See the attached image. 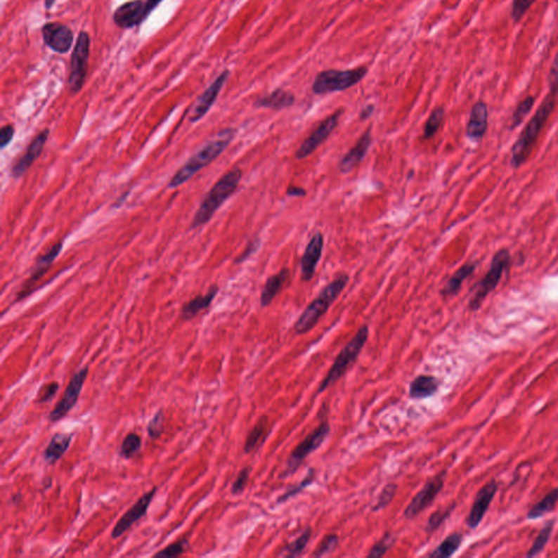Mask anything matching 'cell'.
Wrapping results in <instances>:
<instances>
[{"instance_id": "52", "label": "cell", "mask_w": 558, "mask_h": 558, "mask_svg": "<svg viewBox=\"0 0 558 558\" xmlns=\"http://www.w3.org/2000/svg\"><path fill=\"white\" fill-rule=\"evenodd\" d=\"M145 1L146 8H148V11L150 15H151L152 11L160 5L163 0H144Z\"/></svg>"}, {"instance_id": "15", "label": "cell", "mask_w": 558, "mask_h": 558, "mask_svg": "<svg viewBox=\"0 0 558 558\" xmlns=\"http://www.w3.org/2000/svg\"><path fill=\"white\" fill-rule=\"evenodd\" d=\"M156 492H157V488L154 486L151 491H148L138 498L136 504L117 521L116 526L112 531V539H118L120 536H124L136 522L141 520L145 516L148 507L153 502V498H155Z\"/></svg>"}, {"instance_id": "17", "label": "cell", "mask_w": 558, "mask_h": 558, "mask_svg": "<svg viewBox=\"0 0 558 558\" xmlns=\"http://www.w3.org/2000/svg\"><path fill=\"white\" fill-rule=\"evenodd\" d=\"M498 484L495 480L490 481L486 486H482L476 493L474 504L467 518V526L470 529H476L480 526L483 518L486 517V512L492 504L494 496L498 493Z\"/></svg>"}, {"instance_id": "14", "label": "cell", "mask_w": 558, "mask_h": 558, "mask_svg": "<svg viewBox=\"0 0 558 558\" xmlns=\"http://www.w3.org/2000/svg\"><path fill=\"white\" fill-rule=\"evenodd\" d=\"M229 76H231V71L223 70L209 85V88L200 95L197 102L192 107L191 112H190V122L195 124V122H200L209 112L212 106L216 102L219 93L223 90V85L226 84L228 81Z\"/></svg>"}, {"instance_id": "24", "label": "cell", "mask_w": 558, "mask_h": 558, "mask_svg": "<svg viewBox=\"0 0 558 558\" xmlns=\"http://www.w3.org/2000/svg\"><path fill=\"white\" fill-rule=\"evenodd\" d=\"M294 95L283 89H276L270 94L264 95L262 98H257L254 106L257 108H267V110H282L294 104Z\"/></svg>"}, {"instance_id": "1", "label": "cell", "mask_w": 558, "mask_h": 558, "mask_svg": "<svg viewBox=\"0 0 558 558\" xmlns=\"http://www.w3.org/2000/svg\"><path fill=\"white\" fill-rule=\"evenodd\" d=\"M235 136L233 129H226L217 134L216 138L207 142L195 155L187 160L185 165L178 169L177 173L168 182L169 189H177L180 186L189 181L200 170L216 160L227 148Z\"/></svg>"}, {"instance_id": "37", "label": "cell", "mask_w": 558, "mask_h": 558, "mask_svg": "<svg viewBox=\"0 0 558 558\" xmlns=\"http://www.w3.org/2000/svg\"><path fill=\"white\" fill-rule=\"evenodd\" d=\"M314 479H316V471H314V469H311V470H309L306 478L301 482L298 483L297 486H292L289 490H287L283 495L279 496L277 502L280 504V502H287V500H290L294 496L298 495L299 493L302 492L306 486H310L311 483L313 482Z\"/></svg>"}, {"instance_id": "26", "label": "cell", "mask_w": 558, "mask_h": 558, "mask_svg": "<svg viewBox=\"0 0 558 558\" xmlns=\"http://www.w3.org/2000/svg\"><path fill=\"white\" fill-rule=\"evenodd\" d=\"M289 275H290V272H289L288 268L284 267L277 274L272 275V276L267 278L262 294H261V306L263 308L270 306L275 297L282 292L283 287L288 280Z\"/></svg>"}, {"instance_id": "32", "label": "cell", "mask_w": 558, "mask_h": 558, "mask_svg": "<svg viewBox=\"0 0 558 558\" xmlns=\"http://www.w3.org/2000/svg\"><path fill=\"white\" fill-rule=\"evenodd\" d=\"M311 536H312V528H306L294 541L287 544L284 549L282 550V552L278 554V556H280V557H298V556L301 555L304 550H306L309 542H310Z\"/></svg>"}, {"instance_id": "35", "label": "cell", "mask_w": 558, "mask_h": 558, "mask_svg": "<svg viewBox=\"0 0 558 558\" xmlns=\"http://www.w3.org/2000/svg\"><path fill=\"white\" fill-rule=\"evenodd\" d=\"M445 110L443 107H437L431 112L429 119L425 122L424 130H423V138L429 140L433 138L439 131V126H442L444 120Z\"/></svg>"}, {"instance_id": "42", "label": "cell", "mask_w": 558, "mask_h": 558, "mask_svg": "<svg viewBox=\"0 0 558 558\" xmlns=\"http://www.w3.org/2000/svg\"><path fill=\"white\" fill-rule=\"evenodd\" d=\"M188 546H189V541L187 538L185 539L179 540L176 543L170 544L165 549L156 553L155 557H177V556L182 555V554L187 552Z\"/></svg>"}, {"instance_id": "13", "label": "cell", "mask_w": 558, "mask_h": 558, "mask_svg": "<svg viewBox=\"0 0 558 558\" xmlns=\"http://www.w3.org/2000/svg\"><path fill=\"white\" fill-rule=\"evenodd\" d=\"M342 112H344L342 110H337V112H334L330 116L326 117L325 119L318 124V128L302 142L301 145L299 146L296 152V156H294L296 160H304V158L312 155L316 148L327 140L328 136L332 134V132L337 126Z\"/></svg>"}, {"instance_id": "20", "label": "cell", "mask_w": 558, "mask_h": 558, "mask_svg": "<svg viewBox=\"0 0 558 558\" xmlns=\"http://www.w3.org/2000/svg\"><path fill=\"white\" fill-rule=\"evenodd\" d=\"M324 249L323 233H314L313 237L306 245V251L301 257L300 267H301V277L304 282H310L316 274V266L320 262Z\"/></svg>"}, {"instance_id": "12", "label": "cell", "mask_w": 558, "mask_h": 558, "mask_svg": "<svg viewBox=\"0 0 558 558\" xmlns=\"http://www.w3.org/2000/svg\"><path fill=\"white\" fill-rule=\"evenodd\" d=\"M63 240L58 241V242L51 245V248H49L44 254H41V257L37 259V263H35L34 267H33V270H32L31 276L29 277L27 282L22 285L21 289L18 292L15 302L22 301L23 299L27 298L32 292H34L35 286H37V283H39V280L46 275V273L48 272L51 265H53L57 257H58L61 251H63Z\"/></svg>"}, {"instance_id": "48", "label": "cell", "mask_w": 558, "mask_h": 558, "mask_svg": "<svg viewBox=\"0 0 558 558\" xmlns=\"http://www.w3.org/2000/svg\"><path fill=\"white\" fill-rule=\"evenodd\" d=\"M15 136V128L13 124H6L0 130V148H5L9 145L10 142L13 141Z\"/></svg>"}, {"instance_id": "45", "label": "cell", "mask_w": 558, "mask_h": 558, "mask_svg": "<svg viewBox=\"0 0 558 558\" xmlns=\"http://www.w3.org/2000/svg\"><path fill=\"white\" fill-rule=\"evenodd\" d=\"M251 467H245L239 472L235 478V482L231 486V493L233 495H239L248 486L249 478H250Z\"/></svg>"}, {"instance_id": "28", "label": "cell", "mask_w": 558, "mask_h": 558, "mask_svg": "<svg viewBox=\"0 0 558 558\" xmlns=\"http://www.w3.org/2000/svg\"><path fill=\"white\" fill-rule=\"evenodd\" d=\"M268 429H270V427H268V419L264 415L255 423L252 430L250 431L247 439H245V448H243L245 454H251V453L254 452L255 449L259 448L265 442V439H266L267 435L270 432Z\"/></svg>"}, {"instance_id": "3", "label": "cell", "mask_w": 558, "mask_h": 558, "mask_svg": "<svg viewBox=\"0 0 558 558\" xmlns=\"http://www.w3.org/2000/svg\"><path fill=\"white\" fill-rule=\"evenodd\" d=\"M556 104V95L550 93L541 106L538 108L536 114L532 116L530 122L526 124L517 141L514 142L512 148V158L510 163L514 168H519L520 166L526 163V160L531 154L532 148L536 144V140L541 134L542 129L545 126L546 122L549 119Z\"/></svg>"}, {"instance_id": "53", "label": "cell", "mask_w": 558, "mask_h": 558, "mask_svg": "<svg viewBox=\"0 0 558 558\" xmlns=\"http://www.w3.org/2000/svg\"><path fill=\"white\" fill-rule=\"evenodd\" d=\"M55 3H56V0H45V8L49 10Z\"/></svg>"}, {"instance_id": "39", "label": "cell", "mask_w": 558, "mask_h": 558, "mask_svg": "<svg viewBox=\"0 0 558 558\" xmlns=\"http://www.w3.org/2000/svg\"><path fill=\"white\" fill-rule=\"evenodd\" d=\"M396 491H397V486H396L395 483H389V484L385 486V488L382 490L377 502L374 504L372 510L373 512H379V510H385L393 502Z\"/></svg>"}, {"instance_id": "10", "label": "cell", "mask_w": 558, "mask_h": 558, "mask_svg": "<svg viewBox=\"0 0 558 558\" xmlns=\"http://www.w3.org/2000/svg\"><path fill=\"white\" fill-rule=\"evenodd\" d=\"M89 367L82 368L78 372L74 373L69 382L67 389H65L63 397L58 401L53 411L49 413L48 420L51 422H58L63 420V417H66L73 407L78 403L79 397H80L81 391H82L83 385H84L85 379L88 377Z\"/></svg>"}, {"instance_id": "22", "label": "cell", "mask_w": 558, "mask_h": 558, "mask_svg": "<svg viewBox=\"0 0 558 558\" xmlns=\"http://www.w3.org/2000/svg\"><path fill=\"white\" fill-rule=\"evenodd\" d=\"M488 105L479 100L472 106L467 124V136L472 140H480L488 131Z\"/></svg>"}, {"instance_id": "40", "label": "cell", "mask_w": 558, "mask_h": 558, "mask_svg": "<svg viewBox=\"0 0 558 558\" xmlns=\"http://www.w3.org/2000/svg\"><path fill=\"white\" fill-rule=\"evenodd\" d=\"M338 541H339V538H338L337 534H327V536H324L320 543L318 544L312 556L313 557H323V556L328 555L336 549V546L338 545Z\"/></svg>"}, {"instance_id": "47", "label": "cell", "mask_w": 558, "mask_h": 558, "mask_svg": "<svg viewBox=\"0 0 558 558\" xmlns=\"http://www.w3.org/2000/svg\"><path fill=\"white\" fill-rule=\"evenodd\" d=\"M550 93L558 95V53H556L555 58L552 63L551 69L549 73Z\"/></svg>"}, {"instance_id": "31", "label": "cell", "mask_w": 558, "mask_h": 558, "mask_svg": "<svg viewBox=\"0 0 558 558\" xmlns=\"http://www.w3.org/2000/svg\"><path fill=\"white\" fill-rule=\"evenodd\" d=\"M462 540H464V536H462V534L459 533V532L449 534L446 539H445L442 543L439 544L436 549L430 554L431 557H452V556L458 551L459 547H460L461 544H462Z\"/></svg>"}, {"instance_id": "21", "label": "cell", "mask_w": 558, "mask_h": 558, "mask_svg": "<svg viewBox=\"0 0 558 558\" xmlns=\"http://www.w3.org/2000/svg\"><path fill=\"white\" fill-rule=\"evenodd\" d=\"M372 143V129H368L359 140L352 146L351 150L340 160L338 169L342 174L351 173L352 170L357 168L363 162L367 156Z\"/></svg>"}, {"instance_id": "33", "label": "cell", "mask_w": 558, "mask_h": 558, "mask_svg": "<svg viewBox=\"0 0 558 558\" xmlns=\"http://www.w3.org/2000/svg\"><path fill=\"white\" fill-rule=\"evenodd\" d=\"M554 526H555V520H550L545 522L542 529L540 530L539 534L534 540L533 544L530 547L529 552L527 553V557H534V556L539 555L544 547L549 543L551 539L552 533H553Z\"/></svg>"}, {"instance_id": "7", "label": "cell", "mask_w": 558, "mask_h": 558, "mask_svg": "<svg viewBox=\"0 0 558 558\" xmlns=\"http://www.w3.org/2000/svg\"><path fill=\"white\" fill-rule=\"evenodd\" d=\"M510 261H512V255L507 249H500L494 254L490 270L486 273V276L483 277L482 280L476 285L474 297L470 299L469 309L471 311H478L482 306L486 297L493 290H495L496 287L502 280V275L510 268Z\"/></svg>"}, {"instance_id": "4", "label": "cell", "mask_w": 558, "mask_h": 558, "mask_svg": "<svg viewBox=\"0 0 558 558\" xmlns=\"http://www.w3.org/2000/svg\"><path fill=\"white\" fill-rule=\"evenodd\" d=\"M348 283H349V276L347 274H340L318 294L297 320L294 324V332L297 335H304L316 327L318 320L323 318L328 309L342 294Z\"/></svg>"}, {"instance_id": "41", "label": "cell", "mask_w": 558, "mask_h": 558, "mask_svg": "<svg viewBox=\"0 0 558 558\" xmlns=\"http://www.w3.org/2000/svg\"><path fill=\"white\" fill-rule=\"evenodd\" d=\"M394 543H395V536L387 532V533L372 547L371 551L368 554V557H382V556L385 555V554L389 551V549L394 545Z\"/></svg>"}, {"instance_id": "30", "label": "cell", "mask_w": 558, "mask_h": 558, "mask_svg": "<svg viewBox=\"0 0 558 558\" xmlns=\"http://www.w3.org/2000/svg\"><path fill=\"white\" fill-rule=\"evenodd\" d=\"M558 502V486L551 492L547 493L540 502H536V505L528 512V520H536L543 517L546 514L553 512L555 510L556 504Z\"/></svg>"}, {"instance_id": "18", "label": "cell", "mask_w": 558, "mask_h": 558, "mask_svg": "<svg viewBox=\"0 0 558 558\" xmlns=\"http://www.w3.org/2000/svg\"><path fill=\"white\" fill-rule=\"evenodd\" d=\"M41 37L46 46L58 53H66L73 44V32L60 22H49L41 27Z\"/></svg>"}, {"instance_id": "44", "label": "cell", "mask_w": 558, "mask_h": 558, "mask_svg": "<svg viewBox=\"0 0 558 558\" xmlns=\"http://www.w3.org/2000/svg\"><path fill=\"white\" fill-rule=\"evenodd\" d=\"M536 1V0H512V13H510L512 21L514 23L519 22Z\"/></svg>"}, {"instance_id": "27", "label": "cell", "mask_w": 558, "mask_h": 558, "mask_svg": "<svg viewBox=\"0 0 558 558\" xmlns=\"http://www.w3.org/2000/svg\"><path fill=\"white\" fill-rule=\"evenodd\" d=\"M439 382L432 375H419L409 386V396L413 399H424L435 395L439 391Z\"/></svg>"}, {"instance_id": "2", "label": "cell", "mask_w": 558, "mask_h": 558, "mask_svg": "<svg viewBox=\"0 0 558 558\" xmlns=\"http://www.w3.org/2000/svg\"><path fill=\"white\" fill-rule=\"evenodd\" d=\"M241 178L242 170L240 168H233L212 187L195 212V217L192 219L191 229L200 228L213 219L217 209L237 191Z\"/></svg>"}, {"instance_id": "25", "label": "cell", "mask_w": 558, "mask_h": 558, "mask_svg": "<svg viewBox=\"0 0 558 558\" xmlns=\"http://www.w3.org/2000/svg\"><path fill=\"white\" fill-rule=\"evenodd\" d=\"M219 287L215 285L209 289L207 294H199L195 298L191 299L189 302L182 306L181 311H180V316L182 320H192L197 314L201 313L202 311L209 309L214 299L219 294Z\"/></svg>"}, {"instance_id": "11", "label": "cell", "mask_w": 558, "mask_h": 558, "mask_svg": "<svg viewBox=\"0 0 558 558\" xmlns=\"http://www.w3.org/2000/svg\"><path fill=\"white\" fill-rule=\"evenodd\" d=\"M446 476V471H442L425 483L420 492L417 493V495L413 498L410 504L403 512L405 519H413L417 517L434 502L436 496L444 488Z\"/></svg>"}, {"instance_id": "43", "label": "cell", "mask_w": 558, "mask_h": 558, "mask_svg": "<svg viewBox=\"0 0 558 558\" xmlns=\"http://www.w3.org/2000/svg\"><path fill=\"white\" fill-rule=\"evenodd\" d=\"M164 422H165V413L164 410H158L152 417L151 421L148 425V436L152 439H158L164 432Z\"/></svg>"}, {"instance_id": "51", "label": "cell", "mask_w": 558, "mask_h": 558, "mask_svg": "<svg viewBox=\"0 0 558 558\" xmlns=\"http://www.w3.org/2000/svg\"><path fill=\"white\" fill-rule=\"evenodd\" d=\"M374 112V106L373 105H369V106L364 107L363 110H361L360 112V119L365 120L368 118L371 117V115L373 114Z\"/></svg>"}, {"instance_id": "5", "label": "cell", "mask_w": 558, "mask_h": 558, "mask_svg": "<svg viewBox=\"0 0 558 558\" xmlns=\"http://www.w3.org/2000/svg\"><path fill=\"white\" fill-rule=\"evenodd\" d=\"M369 326L362 325L358 330L352 339L348 342L345 347L342 348L339 355L336 358L335 361L332 363L326 377H324L323 381L320 382L318 386V393L322 394L326 389H330V386L334 385L336 382L339 381L346 372L348 371L352 364L357 361L358 357L363 350L364 346L367 344L368 338H369Z\"/></svg>"}, {"instance_id": "23", "label": "cell", "mask_w": 558, "mask_h": 558, "mask_svg": "<svg viewBox=\"0 0 558 558\" xmlns=\"http://www.w3.org/2000/svg\"><path fill=\"white\" fill-rule=\"evenodd\" d=\"M74 433H56L51 437L46 449L43 453L47 464H56L57 461L68 452Z\"/></svg>"}, {"instance_id": "36", "label": "cell", "mask_w": 558, "mask_h": 558, "mask_svg": "<svg viewBox=\"0 0 558 558\" xmlns=\"http://www.w3.org/2000/svg\"><path fill=\"white\" fill-rule=\"evenodd\" d=\"M534 103H536V98L529 95L527 98H524L519 104L516 107L514 114L512 117V122H510V128H517L518 126L522 124L524 118L530 114L532 108H533Z\"/></svg>"}, {"instance_id": "19", "label": "cell", "mask_w": 558, "mask_h": 558, "mask_svg": "<svg viewBox=\"0 0 558 558\" xmlns=\"http://www.w3.org/2000/svg\"><path fill=\"white\" fill-rule=\"evenodd\" d=\"M48 136L49 130L48 129H45L32 140L31 143L27 146L25 153L13 166L11 176L15 179H19L20 177H22L29 170V168L34 164L35 160L41 155V152H43V148H44L47 140H48Z\"/></svg>"}, {"instance_id": "38", "label": "cell", "mask_w": 558, "mask_h": 558, "mask_svg": "<svg viewBox=\"0 0 558 558\" xmlns=\"http://www.w3.org/2000/svg\"><path fill=\"white\" fill-rule=\"evenodd\" d=\"M455 507L456 506L454 504V505L449 506V507L444 508V510H439L433 512L432 516L427 520V528H425L427 533H433L435 530L439 529L446 521L447 518L450 516Z\"/></svg>"}, {"instance_id": "34", "label": "cell", "mask_w": 558, "mask_h": 558, "mask_svg": "<svg viewBox=\"0 0 558 558\" xmlns=\"http://www.w3.org/2000/svg\"><path fill=\"white\" fill-rule=\"evenodd\" d=\"M141 447V436L134 432L129 433L120 445L119 455L124 459L134 458L140 453Z\"/></svg>"}, {"instance_id": "9", "label": "cell", "mask_w": 558, "mask_h": 558, "mask_svg": "<svg viewBox=\"0 0 558 558\" xmlns=\"http://www.w3.org/2000/svg\"><path fill=\"white\" fill-rule=\"evenodd\" d=\"M330 425L328 421L320 423L316 430L312 431L306 439L302 441L296 448L292 450V454L287 460L286 469H285L284 476L294 474L299 467L301 466L302 462L310 456L312 453L316 452V449L320 448L325 441L326 437L330 435Z\"/></svg>"}, {"instance_id": "46", "label": "cell", "mask_w": 558, "mask_h": 558, "mask_svg": "<svg viewBox=\"0 0 558 558\" xmlns=\"http://www.w3.org/2000/svg\"><path fill=\"white\" fill-rule=\"evenodd\" d=\"M59 391V384L57 382H51V383L46 384V385L41 386L39 389V395H37V403H49L51 399L56 396L57 391Z\"/></svg>"}, {"instance_id": "8", "label": "cell", "mask_w": 558, "mask_h": 558, "mask_svg": "<svg viewBox=\"0 0 558 558\" xmlns=\"http://www.w3.org/2000/svg\"><path fill=\"white\" fill-rule=\"evenodd\" d=\"M91 37L88 32L81 31L76 45L71 53L70 71H69V90L77 94L82 90L88 73L90 59Z\"/></svg>"}, {"instance_id": "29", "label": "cell", "mask_w": 558, "mask_h": 558, "mask_svg": "<svg viewBox=\"0 0 558 558\" xmlns=\"http://www.w3.org/2000/svg\"><path fill=\"white\" fill-rule=\"evenodd\" d=\"M476 271V264L474 263H468V264L462 265V266L450 277L448 282L445 285L444 288L441 290V294L444 297L456 296L460 292L462 283L466 280L468 277L474 274Z\"/></svg>"}, {"instance_id": "6", "label": "cell", "mask_w": 558, "mask_h": 558, "mask_svg": "<svg viewBox=\"0 0 558 558\" xmlns=\"http://www.w3.org/2000/svg\"><path fill=\"white\" fill-rule=\"evenodd\" d=\"M367 74L368 68L364 66L348 70H324L316 77L312 91L316 95L342 92L361 82Z\"/></svg>"}, {"instance_id": "50", "label": "cell", "mask_w": 558, "mask_h": 558, "mask_svg": "<svg viewBox=\"0 0 558 558\" xmlns=\"http://www.w3.org/2000/svg\"><path fill=\"white\" fill-rule=\"evenodd\" d=\"M306 191L301 187H297V186L290 185L287 189V195L289 197H306Z\"/></svg>"}, {"instance_id": "16", "label": "cell", "mask_w": 558, "mask_h": 558, "mask_svg": "<svg viewBox=\"0 0 558 558\" xmlns=\"http://www.w3.org/2000/svg\"><path fill=\"white\" fill-rule=\"evenodd\" d=\"M148 15L150 13L144 0H131L122 4L115 10L112 20L117 27L128 30L142 25Z\"/></svg>"}, {"instance_id": "49", "label": "cell", "mask_w": 558, "mask_h": 558, "mask_svg": "<svg viewBox=\"0 0 558 558\" xmlns=\"http://www.w3.org/2000/svg\"><path fill=\"white\" fill-rule=\"evenodd\" d=\"M259 245H260V240H259V239H255V240L251 241V242L249 243L248 247H247V248L245 249V251H243L242 254L239 255L238 259L235 260V263H242L243 261L247 260L249 257H251V255H252L253 253L257 250V248H259Z\"/></svg>"}, {"instance_id": "54", "label": "cell", "mask_w": 558, "mask_h": 558, "mask_svg": "<svg viewBox=\"0 0 558 558\" xmlns=\"http://www.w3.org/2000/svg\"><path fill=\"white\" fill-rule=\"evenodd\" d=\"M13 504H15V505H18V504L20 502V500H22V496L20 495V494L19 495H15L13 496Z\"/></svg>"}]
</instances>
